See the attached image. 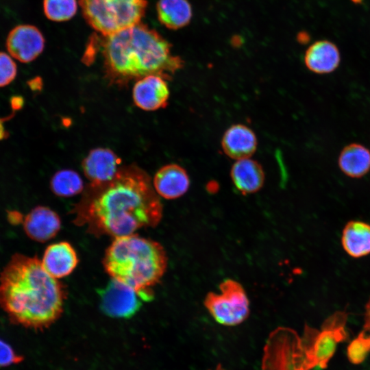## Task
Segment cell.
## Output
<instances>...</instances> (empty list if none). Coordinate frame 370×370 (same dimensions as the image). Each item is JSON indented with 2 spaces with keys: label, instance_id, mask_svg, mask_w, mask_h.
I'll list each match as a JSON object with an SVG mask.
<instances>
[{
  "label": "cell",
  "instance_id": "obj_1",
  "mask_svg": "<svg viewBox=\"0 0 370 370\" xmlns=\"http://www.w3.org/2000/svg\"><path fill=\"white\" fill-rule=\"evenodd\" d=\"M79 211L92 230L116 238L156 226L162 205L146 171L129 164L108 182L90 185Z\"/></svg>",
  "mask_w": 370,
  "mask_h": 370
},
{
  "label": "cell",
  "instance_id": "obj_2",
  "mask_svg": "<svg viewBox=\"0 0 370 370\" xmlns=\"http://www.w3.org/2000/svg\"><path fill=\"white\" fill-rule=\"evenodd\" d=\"M64 291L37 257L15 254L0 273V306L10 320L42 330L62 314Z\"/></svg>",
  "mask_w": 370,
  "mask_h": 370
},
{
  "label": "cell",
  "instance_id": "obj_3",
  "mask_svg": "<svg viewBox=\"0 0 370 370\" xmlns=\"http://www.w3.org/2000/svg\"><path fill=\"white\" fill-rule=\"evenodd\" d=\"M104 37L103 68L112 84L123 85L149 75L167 80L184 66L171 52V43L141 23Z\"/></svg>",
  "mask_w": 370,
  "mask_h": 370
},
{
  "label": "cell",
  "instance_id": "obj_4",
  "mask_svg": "<svg viewBox=\"0 0 370 370\" xmlns=\"http://www.w3.org/2000/svg\"><path fill=\"white\" fill-rule=\"evenodd\" d=\"M103 264L111 277L150 301L151 288L164 275L167 256L158 242L132 234L114 238L105 253Z\"/></svg>",
  "mask_w": 370,
  "mask_h": 370
},
{
  "label": "cell",
  "instance_id": "obj_5",
  "mask_svg": "<svg viewBox=\"0 0 370 370\" xmlns=\"http://www.w3.org/2000/svg\"><path fill=\"white\" fill-rule=\"evenodd\" d=\"M86 22L103 36L140 23L147 0H79Z\"/></svg>",
  "mask_w": 370,
  "mask_h": 370
},
{
  "label": "cell",
  "instance_id": "obj_6",
  "mask_svg": "<svg viewBox=\"0 0 370 370\" xmlns=\"http://www.w3.org/2000/svg\"><path fill=\"white\" fill-rule=\"evenodd\" d=\"M347 317L345 312H335L325 320L320 331L306 325L298 349L302 370L327 367L337 344L347 338Z\"/></svg>",
  "mask_w": 370,
  "mask_h": 370
},
{
  "label": "cell",
  "instance_id": "obj_7",
  "mask_svg": "<svg viewBox=\"0 0 370 370\" xmlns=\"http://www.w3.org/2000/svg\"><path fill=\"white\" fill-rule=\"evenodd\" d=\"M204 306L219 324L235 326L244 322L249 315V300L243 286L232 279L219 284V292L208 293Z\"/></svg>",
  "mask_w": 370,
  "mask_h": 370
},
{
  "label": "cell",
  "instance_id": "obj_8",
  "mask_svg": "<svg viewBox=\"0 0 370 370\" xmlns=\"http://www.w3.org/2000/svg\"><path fill=\"white\" fill-rule=\"evenodd\" d=\"M101 311L113 318H130L140 308L143 299L131 287L111 278L98 290Z\"/></svg>",
  "mask_w": 370,
  "mask_h": 370
},
{
  "label": "cell",
  "instance_id": "obj_9",
  "mask_svg": "<svg viewBox=\"0 0 370 370\" xmlns=\"http://www.w3.org/2000/svg\"><path fill=\"white\" fill-rule=\"evenodd\" d=\"M45 39L40 31L31 25H20L13 28L6 40V47L11 56L28 63L42 52Z\"/></svg>",
  "mask_w": 370,
  "mask_h": 370
},
{
  "label": "cell",
  "instance_id": "obj_10",
  "mask_svg": "<svg viewBox=\"0 0 370 370\" xmlns=\"http://www.w3.org/2000/svg\"><path fill=\"white\" fill-rule=\"evenodd\" d=\"M121 163V158L112 149L97 147L91 149L83 159L82 167L90 185L99 186L114 178Z\"/></svg>",
  "mask_w": 370,
  "mask_h": 370
},
{
  "label": "cell",
  "instance_id": "obj_11",
  "mask_svg": "<svg viewBox=\"0 0 370 370\" xmlns=\"http://www.w3.org/2000/svg\"><path fill=\"white\" fill-rule=\"evenodd\" d=\"M169 95L166 79L158 75H149L137 79L132 89L134 104L145 111L165 108Z\"/></svg>",
  "mask_w": 370,
  "mask_h": 370
},
{
  "label": "cell",
  "instance_id": "obj_12",
  "mask_svg": "<svg viewBox=\"0 0 370 370\" xmlns=\"http://www.w3.org/2000/svg\"><path fill=\"white\" fill-rule=\"evenodd\" d=\"M23 228L32 240L45 243L54 238L61 228L59 215L51 208L38 206L25 217Z\"/></svg>",
  "mask_w": 370,
  "mask_h": 370
},
{
  "label": "cell",
  "instance_id": "obj_13",
  "mask_svg": "<svg viewBox=\"0 0 370 370\" xmlns=\"http://www.w3.org/2000/svg\"><path fill=\"white\" fill-rule=\"evenodd\" d=\"M152 184L158 196L166 199H175L188 191L190 179L182 166L177 164H169L157 171Z\"/></svg>",
  "mask_w": 370,
  "mask_h": 370
},
{
  "label": "cell",
  "instance_id": "obj_14",
  "mask_svg": "<svg viewBox=\"0 0 370 370\" xmlns=\"http://www.w3.org/2000/svg\"><path fill=\"white\" fill-rule=\"evenodd\" d=\"M41 262L50 275L59 279L73 271L78 264V258L69 243L61 241L47 247Z\"/></svg>",
  "mask_w": 370,
  "mask_h": 370
},
{
  "label": "cell",
  "instance_id": "obj_15",
  "mask_svg": "<svg viewBox=\"0 0 370 370\" xmlns=\"http://www.w3.org/2000/svg\"><path fill=\"white\" fill-rule=\"evenodd\" d=\"M257 145L254 131L243 124H235L227 128L221 140L223 152L236 160L250 158L256 151Z\"/></svg>",
  "mask_w": 370,
  "mask_h": 370
},
{
  "label": "cell",
  "instance_id": "obj_16",
  "mask_svg": "<svg viewBox=\"0 0 370 370\" xmlns=\"http://www.w3.org/2000/svg\"><path fill=\"white\" fill-rule=\"evenodd\" d=\"M230 177L234 186L241 194L249 195L260 190L265 175L260 164L247 158L234 162L230 171Z\"/></svg>",
  "mask_w": 370,
  "mask_h": 370
},
{
  "label": "cell",
  "instance_id": "obj_17",
  "mask_svg": "<svg viewBox=\"0 0 370 370\" xmlns=\"http://www.w3.org/2000/svg\"><path fill=\"white\" fill-rule=\"evenodd\" d=\"M340 52L333 42L321 40L312 43L306 50L304 62L306 67L315 73H329L338 66Z\"/></svg>",
  "mask_w": 370,
  "mask_h": 370
},
{
  "label": "cell",
  "instance_id": "obj_18",
  "mask_svg": "<svg viewBox=\"0 0 370 370\" xmlns=\"http://www.w3.org/2000/svg\"><path fill=\"white\" fill-rule=\"evenodd\" d=\"M343 248L353 258H361L370 254V224L360 221H349L341 236Z\"/></svg>",
  "mask_w": 370,
  "mask_h": 370
},
{
  "label": "cell",
  "instance_id": "obj_19",
  "mask_svg": "<svg viewBox=\"0 0 370 370\" xmlns=\"http://www.w3.org/2000/svg\"><path fill=\"white\" fill-rule=\"evenodd\" d=\"M159 21L170 29L188 25L193 17V9L188 0H159L156 5Z\"/></svg>",
  "mask_w": 370,
  "mask_h": 370
},
{
  "label": "cell",
  "instance_id": "obj_20",
  "mask_svg": "<svg viewBox=\"0 0 370 370\" xmlns=\"http://www.w3.org/2000/svg\"><path fill=\"white\" fill-rule=\"evenodd\" d=\"M338 165L347 176L361 177L370 170V151L360 144H349L341 151Z\"/></svg>",
  "mask_w": 370,
  "mask_h": 370
},
{
  "label": "cell",
  "instance_id": "obj_21",
  "mask_svg": "<svg viewBox=\"0 0 370 370\" xmlns=\"http://www.w3.org/2000/svg\"><path fill=\"white\" fill-rule=\"evenodd\" d=\"M84 187L81 176L72 169H60L53 175L50 180L51 191L60 197L77 195L84 190Z\"/></svg>",
  "mask_w": 370,
  "mask_h": 370
},
{
  "label": "cell",
  "instance_id": "obj_22",
  "mask_svg": "<svg viewBox=\"0 0 370 370\" xmlns=\"http://www.w3.org/2000/svg\"><path fill=\"white\" fill-rule=\"evenodd\" d=\"M77 10V0H43L44 13L53 21H68L74 16Z\"/></svg>",
  "mask_w": 370,
  "mask_h": 370
},
{
  "label": "cell",
  "instance_id": "obj_23",
  "mask_svg": "<svg viewBox=\"0 0 370 370\" xmlns=\"http://www.w3.org/2000/svg\"><path fill=\"white\" fill-rule=\"evenodd\" d=\"M370 352V334L362 330L349 344L347 355L349 361L354 365L362 363Z\"/></svg>",
  "mask_w": 370,
  "mask_h": 370
},
{
  "label": "cell",
  "instance_id": "obj_24",
  "mask_svg": "<svg viewBox=\"0 0 370 370\" xmlns=\"http://www.w3.org/2000/svg\"><path fill=\"white\" fill-rule=\"evenodd\" d=\"M17 66L12 57L0 51V88L11 84L16 78Z\"/></svg>",
  "mask_w": 370,
  "mask_h": 370
},
{
  "label": "cell",
  "instance_id": "obj_25",
  "mask_svg": "<svg viewBox=\"0 0 370 370\" xmlns=\"http://www.w3.org/2000/svg\"><path fill=\"white\" fill-rule=\"evenodd\" d=\"M21 357L14 352L12 348L0 339V367H5L18 362Z\"/></svg>",
  "mask_w": 370,
  "mask_h": 370
},
{
  "label": "cell",
  "instance_id": "obj_26",
  "mask_svg": "<svg viewBox=\"0 0 370 370\" xmlns=\"http://www.w3.org/2000/svg\"><path fill=\"white\" fill-rule=\"evenodd\" d=\"M364 330L370 334V298L365 306Z\"/></svg>",
  "mask_w": 370,
  "mask_h": 370
},
{
  "label": "cell",
  "instance_id": "obj_27",
  "mask_svg": "<svg viewBox=\"0 0 370 370\" xmlns=\"http://www.w3.org/2000/svg\"><path fill=\"white\" fill-rule=\"evenodd\" d=\"M215 370H223V369L222 367H218L216 368Z\"/></svg>",
  "mask_w": 370,
  "mask_h": 370
}]
</instances>
